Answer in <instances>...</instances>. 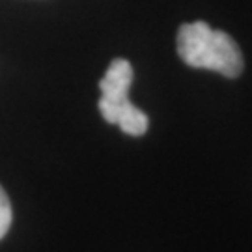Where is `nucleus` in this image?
I'll use <instances>...</instances> for the list:
<instances>
[{"label": "nucleus", "mask_w": 252, "mask_h": 252, "mask_svg": "<svg viewBox=\"0 0 252 252\" xmlns=\"http://www.w3.org/2000/svg\"><path fill=\"white\" fill-rule=\"evenodd\" d=\"M178 54L183 62L235 79L243 71V54L234 37L204 21L185 23L178 30Z\"/></svg>", "instance_id": "nucleus-1"}, {"label": "nucleus", "mask_w": 252, "mask_h": 252, "mask_svg": "<svg viewBox=\"0 0 252 252\" xmlns=\"http://www.w3.org/2000/svg\"><path fill=\"white\" fill-rule=\"evenodd\" d=\"M133 77V65L126 58H116L110 62L105 77L99 81V112L107 124L118 126L126 135L142 136L148 131L150 120L129 101L127 94Z\"/></svg>", "instance_id": "nucleus-2"}, {"label": "nucleus", "mask_w": 252, "mask_h": 252, "mask_svg": "<svg viewBox=\"0 0 252 252\" xmlns=\"http://www.w3.org/2000/svg\"><path fill=\"white\" fill-rule=\"evenodd\" d=\"M11 219H13L11 204H9L8 194L0 187V239L8 234L9 226H11Z\"/></svg>", "instance_id": "nucleus-3"}]
</instances>
